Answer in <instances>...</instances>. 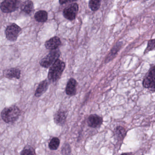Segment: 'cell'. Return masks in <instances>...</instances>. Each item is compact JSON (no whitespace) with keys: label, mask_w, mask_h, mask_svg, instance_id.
I'll return each instance as SVG.
<instances>
[{"label":"cell","mask_w":155,"mask_h":155,"mask_svg":"<svg viewBox=\"0 0 155 155\" xmlns=\"http://www.w3.org/2000/svg\"><path fill=\"white\" fill-rule=\"evenodd\" d=\"M21 29L16 24H12L6 29L5 33L6 37L8 40L15 41L17 40Z\"/></svg>","instance_id":"cell-7"},{"label":"cell","mask_w":155,"mask_h":155,"mask_svg":"<svg viewBox=\"0 0 155 155\" xmlns=\"http://www.w3.org/2000/svg\"><path fill=\"white\" fill-rule=\"evenodd\" d=\"M35 150L30 146H27L22 150L21 155H36Z\"/></svg>","instance_id":"cell-20"},{"label":"cell","mask_w":155,"mask_h":155,"mask_svg":"<svg viewBox=\"0 0 155 155\" xmlns=\"http://www.w3.org/2000/svg\"><path fill=\"white\" fill-rule=\"evenodd\" d=\"M103 122V119L101 117L92 114L89 116L87 120V123L89 127L92 128H97L101 126Z\"/></svg>","instance_id":"cell-8"},{"label":"cell","mask_w":155,"mask_h":155,"mask_svg":"<svg viewBox=\"0 0 155 155\" xmlns=\"http://www.w3.org/2000/svg\"><path fill=\"white\" fill-rule=\"evenodd\" d=\"M78 83L76 80L71 78L67 84L66 88V92L67 95L70 96H73L77 92V87Z\"/></svg>","instance_id":"cell-11"},{"label":"cell","mask_w":155,"mask_h":155,"mask_svg":"<svg viewBox=\"0 0 155 155\" xmlns=\"http://www.w3.org/2000/svg\"><path fill=\"white\" fill-rule=\"evenodd\" d=\"M67 117V112L63 110L60 109L54 115V122L59 126H63L66 122Z\"/></svg>","instance_id":"cell-9"},{"label":"cell","mask_w":155,"mask_h":155,"mask_svg":"<svg viewBox=\"0 0 155 155\" xmlns=\"http://www.w3.org/2000/svg\"><path fill=\"white\" fill-rule=\"evenodd\" d=\"M143 86L150 90H155V67L153 65L143 80Z\"/></svg>","instance_id":"cell-6"},{"label":"cell","mask_w":155,"mask_h":155,"mask_svg":"<svg viewBox=\"0 0 155 155\" xmlns=\"http://www.w3.org/2000/svg\"><path fill=\"white\" fill-rule=\"evenodd\" d=\"M21 110L17 106L13 105L5 108L2 111V120L7 123H13L21 115Z\"/></svg>","instance_id":"cell-2"},{"label":"cell","mask_w":155,"mask_h":155,"mask_svg":"<svg viewBox=\"0 0 155 155\" xmlns=\"http://www.w3.org/2000/svg\"><path fill=\"white\" fill-rule=\"evenodd\" d=\"M66 67L65 62L57 59L50 68L48 78L52 82H55L59 79Z\"/></svg>","instance_id":"cell-1"},{"label":"cell","mask_w":155,"mask_h":155,"mask_svg":"<svg viewBox=\"0 0 155 155\" xmlns=\"http://www.w3.org/2000/svg\"><path fill=\"white\" fill-rule=\"evenodd\" d=\"M122 42H118L114 46V47L111 49V51H110V52L109 54L107 55V58H106V59H105V62L106 63L107 62H109L110 61L112 60L115 56L117 55V53H118L120 49L121 48V47H122Z\"/></svg>","instance_id":"cell-13"},{"label":"cell","mask_w":155,"mask_h":155,"mask_svg":"<svg viewBox=\"0 0 155 155\" xmlns=\"http://www.w3.org/2000/svg\"><path fill=\"white\" fill-rule=\"evenodd\" d=\"M155 39L150 40L148 41L147 47L144 52L145 54L149 52L150 51L154 50L155 49Z\"/></svg>","instance_id":"cell-21"},{"label":"cell","mask_w":155,"mask_h":155,"mask_svg":"<svg viewBox=\"0 0 155 155\" xmlns=\"http://www.w3.org/2000/svg\"><path fill=\"white\" fill-rule=\"evenodd\" d=\"M61 52L59 50H53L47 56L41 60L40 64L43 68H49L52 64L59 58Z\"/></svg>","instance_id":"cell-3"},{"label":"cell","mask_w":155,"mask_h":155,"mask_svg":"<svg viewBox=\"0 0 155 155\" xmlns=\"http://www.w3.org/2000/svg\"><path fill=\"white\" fill-rule=\"evenodd\" d=\"M101 4V0H90L89 6L92 11H96L99 9Z\"/></svg>","instance_id":"cell-18"},{"label":"cell","mask_w":155,"mask_h":155,"mask_svg":"<svg viewBox=\"0 0 155 155\" xmlns=\"http://www.w3.org/2000/svg\"><path fill=\"white\" fill-rule=\"evenodd\" d=\"M21 9L22 11L27 14H29L33 9V4L30 0H27L24 2L21 6Z\"/></svg>","instance_id":"cell-17"},{"label":"cell","mask_w":155,"mask_h":155,"mask_svg":"<svg viewBox=\"0 0 155 155\" xmlns=\"http://www.w3.org/2000/svg\"><path fill=\"white\" fill-rule=\"evenodd\" d=\"M48 82L47 80L43 81L41 82L36 90L35 96L39 97L42 96V94H44L47 91L48 87Z\"/></svg>","instance_id":"cell-14"},{"label":"cell","mask_w":155,"mask_h":155,"mask_svg":"<svg viewBox=\"0 0 155 155\" xmlns=\"http://www.w3.org/2000/svg\"><path fill=\"white\" fill-rule=\"evenodd\" d=\"M78 10V5L76 3H72L64 9L63 16L65 18L68 20H74L77 17Z\"/></svg>","instance_id":"cell-4"},{"label":"cell","mask_w":155,"mask_h":155,"mask_svg":"<svg viewBox=\"0 0 155 155\" xmlns=\"http://www.w3.org/2000/svg\"><path fill=\"white\" fill-rule=\"evenodd\" d=\"M35 18L38 22H46L48 18V13L45 11H39L35 14Z\"/></svg>","instance_id":"cell-16"},{"label":"cell","mask_w":155,"mask_h":155,"mask_svg":"<svg viewBox=\"0 0 155 155\" xmlns=\"http://www.w3.org/2000/svg\"><path fill=\"white\" fill-rule=\"evenodd\" d=\"M62 154H70L71 152V148L69 144H65L63 145L62 148Z\"/></svg>","instance_id":"cell-22"},{"label":"cell","mask_w":155,"mask_h":155,"mask_svg":"<svg viewBox=\"0 0 155 155\" xmlns=\"http://www.w3.org/2000/svg\"><path fill=\"white\" fill-rule=\"evenodd\" d=\"M61 45V41L60 39L58 37H54L46 41L45 43V47L48 49H57Z\"/></svg>","instance_id":"cell-12"},{"label":"cell","mask_w":155,"mask_h":155,"mask_svg":"<svg viewBox=\"0 0 155 155\" xmlns=\"http://www.w3.org/2000/svg\"><path fill=\"white\" fill-rule=\"evenodd\" d=\"M127 135V131L123 127L119 126L116 128L114 132L115 139L118 141H122Z\"/></svg>","instance_id":"cell-15"},{"label":"cell","mask_w":155,"mask_h":155,"mask_svg":"<svg viewBox=\"0 0 155 155\" xmlns=\"http://www.w3.org/2000/svg\"><path fill=\"white\" fill-rule=\"evenodd\" d=\"M60 140L57 137H54L51 140L49 144V147L51 150H56L59 147Z\"/></svg>","instance_id":"cell-19"},{"label":"cell","mask_w":155,"mask_h":155,"mask_svg":"<svg viewBox=\"0 0 155 155\" xmlns=\"http://www.w3.org/2000/svg\"><path fill=\"white\" fill-rule=\"evenodd\" d=\"M19 0H4L1 3L0 8L5 13L13 12L18 9Z\"/></svg>","instance_id":"cell-5"},{"label":"cell","mask_w":155,"mask_h":155,"mask_svg":"<svg viewBox=\"0 0 155 155\" xmlns=\"http://www.w3.org/2000/svg\"><path fill=\"white\" fill-rule=\"evenodd\" d=\"M21 70L18 68H12L9 69L5 70L3 71V75L8 79H20L21 77Z\"/></svg>","instance_id":"cell-10"},{"label":"cell","mask_w":155,"mask_h":155,"mask_svg":"<svg viewBox=\"0 0 155 155\" xmlns=\"http://www.w3.org/2000/svg\"><path fill=\"white\" fill-rule=\"evenodd\" d=\"M77 0H59L60 4L61 5L66 4V3H70L76 1Z\"/></svg>","instance_id":"cell-23"}]
</instances>
